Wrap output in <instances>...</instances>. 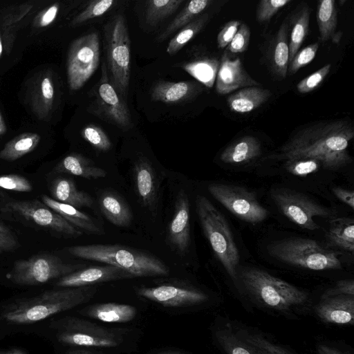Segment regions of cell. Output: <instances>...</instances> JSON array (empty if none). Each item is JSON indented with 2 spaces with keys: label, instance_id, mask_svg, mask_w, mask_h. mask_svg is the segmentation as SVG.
I'll return each mask as SVG.
<instances>
[{
  "label": "cell",
  "instance_id": "6da1fadb",
  "mask_svg": "<svg viewBox=\"0 0 354 354\" xmlns=\"http://www.w3.org/2000/svg\"><path fill=\"white\" fill-rule=\"evenodd\" d=\"M353 137V127L348 120L320 121L296 131L281 147L278 157L285 161L314 159L322 168L337 171L352 162L348 147Z\"/></svg>",
  "mask_w": 354,
  "mask_h": 354
},
{
  "label": "cell",
  "instance_id": "7a4b0ae2",
  "mask_svg": "<svg viewBox=\"0 0 354 354\" xmlns=\"http://www.w3.org/2000/svg\"><path fill=\"white\" fill-rule=\"evenodd\" d=\"M72 256L122 268L134 277L165 276L169 268L153 254L118 244L73 245L66 248Z\"/></svg>",
  "mask_w": 354,
  "mask_h": 354
},
{
  "label": "cell",
  "instance_id": "3957f363",
  "mask_svg": "<svg viewBox=\"0 0 354 354\" xmlns=\"http://www.w3.org/2000/svg\"><path fill=\"white\" fill-rule=\"evenodd\" d=\"M97 291L95 286L48 290L13 305L3 316L15 324L39 322L88 301Z\"/></svg>",
  "mask_w": 354,
  "mask_h": 354
},
{
  "label": "cell",
  "instance_id": "277c9868",
  "mask_svg": "<svg viewBox=\"0 0 354 354\" xmlns=\"http://www.w3.org/2000/svg\"><path fill=\"white\" fill-rule=\"evenodd\" d=\"M240 278L250 295L268 308L286 312L302 306L308 301L306 292L262 270L243 268Z\"/></svg>",
  "mask_w": 354,
  "mask_h": 354
},
{
  "label": "cell",
  "instance_id": "5b68a950",
  "mask_svg": "<svg viewBox=\"0 0 354 354\" xmlns=\"http://www.w3.org/2000/svg\"><path fill=\"white\" fill-rule=\"evenodd\" d=\"M196 209L204 234L215 255L229 275L236 279L239 253L225 218L203 196L196 197Z\"/></svg>",
  "mask_w": 354,
  "mask_h": 354
},
{
  "label": "cell",
  "instance_id": "8992f818",
  "mask_svg": "<svg viewBox=\"0 0 354 354\" xmlns=\"http://www.w3.org/2000/svg\"><path fill=\"white\" fill-rule=\"evenodd\" d=\"M104 38L109 80L125 101L131 75V50L126 20L122 15H117L105 26Z\"/></svg>",
  "mask_w": 354,
  "mask_h": 354
},
{
  "label": "cell",
  "instance_id": "52a82bcc",
  "mask_svg": "<svg viewBox=\"0 0 354 354\" xmlns=\"http://www.w3.org/2000/svg\"><path fill=\"white\" fill-rule=\"evenodd\" d=\"M269 253L286 263L313 270L340 269L341 261L331 250L316 241L290 238L272 243Z\"/></svg>",
  "mask_w": 354,
  "mask_h": 354
},
{
  "label": "cell",
  "instance_id": "ba28073f",
  "mask_svg": "<svg viewBox=\"0 0 354 354\" xmlns=\"http://www.w3.org/2000/svg\"><path fill=\"white\" fill-rule=\"evenodd\" d=\"M85 266L65 262L53 254H42L15 261L8 275L16 284L35 286L61 278Z\"/></svg>",
  "mask_w": 354,
  "mask_h": 354
},
{
  "label": "cell",
  "instance_id": "9c48e42d",
  "mask_svg": "<svg viewBox=\"0 0 354 354\" xmlns=\"http://www.w3.org/2000/svg\"><path fill=\"white\" fill-rule=\"evenodd\" d=\"M50 327L57 330V340L68 345L111 348L123 341L115 332L76 317L57 320Z\"/></svg>",
  "mask_w": 354,
  "mask_h": 354
},
{
  "label": "cell",
  "instance_id": "30bf717a",
  "mask_svg": "<svg viewBox=\"0 0 354 354\" xmlns=\"http://www.w3.org/2000/svg\"><path fill=\"white\" fill-rule=\"evenodd\" d=\"M90 111L101 120L115 125L123 131L132 126L131 113L126 102L111 84L106 62L102 66L101 77L91 91Z\"/></svg>",
  "mask_w": 354,
  "mask_h": 354
},
{
  "label": "cell",
  "instance_id": "8fae6325",
  "mask_svg": "<svg viewBox=\"0 0 354 354\" xmlns=\"http://www.w3.org/2000/svg\"><path fill=\"white\" fill-rule=\"evenodd\" d=\"M100 62V40L93 32L74 40L67 57V79L71 90L81 88L93 75Z\"/></svg>",
  "mask_w": 354,
  "mask_h": 354
},
{
  "label": "cell",
  "instance_id": "7c38bea8",
  "mask_svg": "<svg viewBox=\"0 0 354 354\" xmlns=\"http://www.w3.org/2000/svg\"><path fill=\"white\" fill-rule=\"evenodd\" d=\"M208 191L231 213L248 223H261L269 214L268 211L259 203L255 194L242 187L212 183L209 185Z\"/></svg>",
  "mask_w": 354,
  "mask_h": 354
},
{
  "label": "cell",
  "instance_id": "4fadbf2b",
  "mask_svg": "<svg viewBox=\"0 0 354 354\" xmlns=\"http://www.w3.org/2000/svg\"><path fill=\"white\" fill-rule=\"evenodd\" d=\"M272 198L282 213L294 223L303 229L315 230L319 228L314 216L329 217L333 212L315 202L309 197L286 188L272 192Z\"/></svg>",
  "mask_w": 354,
  "mask_h": 354
},
{
  "label": "cell",
  "instance_id": "5bb4252c",
  "mask_svg": "<svg viewBox=\"0 0 354 354\" xmlns=\"http://www.w3.org/2000/svg\"><path fill=\"white\" fill-rule=\"evenodd\" d=\"M1 210L17 214L66 237L77 238L83 234L59 214L37 201H10Z\"/></svg>",
  "mask_w": 354,
  "mask_h": 354
},
{
  "label": "cell",
  "instance_id": "9a60e30c",
  "mask_svg": "<svg viewBox=\"0 0 354 354\" xmlns=\"http://www.w3.org/2000/svg\"><path fill=\"white\" fill-rule=\"evenodd\" d=\"M167 241L179 256L185 255L189 250L190 209L188 196L183 189H180L176 195L174 216L167 227Z\"/></svg>",
  "mask_w": 354,
  "mask_h": 354
},
{
  "label": "cell",
  "instance_id": "2e32d148",
  "mask_svg": "<svg viewBox=\"0 0 354 354\" xmlns=\"http://www.w3.org/2000/svg\"><path fill=\"white\" fill-rule=\"evenodd\" d=\"M137 294L167 307L190 306L207 299V295L199 290L172 285L140 288Z\"/></svg>",
  "mask_w": 354,
  "mask_h": 354
},
{
  "label": "cell",
  "instance_id": "e0dca14e",
  "mask_svg": "<svg viewBox=\"0 0 354 354\" xmlns=\"http://www.w3.org/2000/svg\"><path fill=\"white\" fill-rule=\"evenodd\" d=\"M135 278L128 271L106 264L84 268L59 279L56 286L62 288H77Z\"/></svg>",
  "mask_w": 354,
  "mask_h": 354
},
{
  "label": "cell",
  "instance_id": "ac0fdd59",
  "mask_svg": "<svg viewBox=\"0 0 354 354\" xmlns=\"http://www.w3.org/2000/svg\"><path fill=\"white\" fill-rule=\"evenodd\" d=\"M216 91L225 95L245 87L259 86L244 68L239 57L232 59L225 50L220 61L216 77Z\"/></svg>",
  "mask_w": 354,
  "mask_h": 354
},
{
  "label": "cell",
  "instance_id": "d6986e66",
  "mask_svg": "<svg viewBox=\"0 0 354 354\" xmlns=\"http://www.w3.org/2000/svg\"><path fill=\"white\" fill-rule=\"evenodd\" d=\"M133 173L136 192L140 202L154 212L158 200L159 183L152 165L147 158L140 157L134 163Z\"/></svg>",
  "mask_w": 354,
  "mask_h": 354
},
{
  "label": "cell",
  "instance_id": "ffe728a7",
  "mask_svg": "<svg viewBox=\"0 0 354 354\" xmlns=\"http://www.w3.org/2000/svg\"><path fill=\"white\" fill-rule=\"evenodd\" d=\"M203 91V84L196 81H159L151 87L150 95L153 102L179 104L194 99Z\"/></svg>",
  "mask_w": 354,
  "mask_h": 354
},
{
  "label": "cell",
  "instance_id": "44dd1931",
  "mask_svg": "<svg viewBox=\"0 0 354 354\" xmlns=\"http://www.w3.org/2000/svg\"><path fill=\"white\" fill-rule=\"evenodd\" d=\"M315 313L322 321L335 324H353L354 296L335 295L322 297Z\"/></svg>",
  "mask_w": 354,
  "mask_h": 354
},
{
  "label": "cell",
  "instance_id": "7402d4cb",
  "mask_svg": "<svg viewBox=\"0 0 354 354\" xmlns=\"http://www.w3.org/2000/svg\"><path fill=\"white\" fill-rule=\"evenodd\" d=\"M55 88L49 72L37 75L30 91V103L32 111L40 120H47L53 110Z\"/></svg>",
  "mask_w": 354,
  "mask_h": 354
},
{
  "label": "cell",
  "instance_id": "603a6c76",
  "mask_svg": "<svg viewBox=\"0 0 354 354\" xmlns=\"http://www.w3.org/2000/svg\"><path fill=\"white\" fill-rule=\"evenodd\" d=\"M44 204L53 209L73 226L89 234L102 235L104 231L95 221L93 218L71 205L57 201L44 194L41 196Z\"/></svg>",
  "mask_w": 354,
  "mask_h": 354
},
{
  "label": "cell",
  "instance_id": "cb8c5ba5",
  "mask_svg": "<svg viewBox=\"0 0 354 354\" xmlns=\"http://www.w3.org/2000/svg\"><path fill=\"white\" fill-rule=\"evenodd\" d=\"M289 24L286 21L280 26L268 50L267 58L272 71L285 78L289 64Z\"/></svg>",
  "mask_w": 354,
  "mask_h": 354
},
{
  "label": "cell",
  "instance_id": "d4e9b609",
  "mask_svg": "<svg viewBox=\"0 0 354 354\" xmlns=\"http://www.w3.org/2000/svg\"><path fill=\"white\" fill-rule=\"evenodd\" d=\"M50 192L54 200L77 209L90 208L93 205L91 196L79 190L71 178L59 177L54 179L50 184Z\"/></svg>",
  "mask_w": 354,
  "mask_h": 354
},
{
  "label": "cell",
  "instance_id": "484cf974",
  "mask_svg": "<svg viewBox=\"0 0 354 354\" xmlns=\"http://www.w3.org/2000/svg\"><path fill=\"white\" fill-rule=\"evenodd\" d=\"M99 206L102 214L113 225L124 227L131 224L133 214L131 207L116 192H103L99 198Z\"/></svg>",
  "mask_w": 354,
  "mask_h": 354
},
{
  "label": "cell",
  "instance_id": "4316f807",
  "mask_svg": "<svg viewBox=\"0 0 354 354\" xmlns=\"http://www.w3.org/2000/svg\"><path fill=\"white\" fill-rule=\"evenodd\" d=\"M271 92L259 86L241 88L227 97L230 109L238 113L251 112L266 102Z\"/></svg>",
  "mask_w": 354,
  "mask_h": 354
},
{
  "label": "cell",
  "instance_id": "83f0119b",
  "mask_svg": "<svg viewBox=\"0 0 354 354\" xmlns=\"http://www.w3.org/2000/svg\"><path fill=\"white\" fill-rule=\"evenodd\" d=\"M53 171L59 174H69L86 179H98L106 176V171L95 165L90 158L82 154L72 153L65 156Z\"/></svg>",
  "mask_w": 354,
  "mask_h": 354
},
{
  "label": "cell",
  "instance_id": "f1b7e54d",
  "mask_svg": "<svg viewBox=\"0 0 354 354\" xmlns=\"http://www.w3.org/2000/svg\"><path fill=\"white\" fill-rule=\"evenodd\" d=\"M261 153L259 140L254 136H245L228 145L221 153L220 159L227 164H241L254 160Z\"/></svg>",
  "mask_w": 354,
  "mask_h": 354
},
{
  "label": "cell",
  "instance_id": "f546056e",
  "mask_svg": "<svg viewBox=\"0 0 354 354\" xmlns=\"http://www.w3.org/2000/svg\"><path fill=\"white\" fill-rule=\"evenodd\" d=\"M81 313L104 322L124 323L134 319L137 310L127 304L104 303L89 306Z\"/></svg>",
  "mask_w": 354,
  "mask_h": 354
},
{
  "label": "cell",
  "instance_id": "4dcf8cb0",
  "mask_svg": "<svg viewBox=\"0 0 354 354\" xmlns=\"http://www.w3.org/2000/svg\"><path fill=\"white\" fill-rule=\"evenodd\" d=\"M32 7V5L26 3L11 8V10L1 12L0 32L2 44L7 53L11 51L16 33L22 24V20L30 12Z\"/></svg>",
  "mask_w": 354,
  "mask_h": 354
},
{
  "label": "cell",
  "instance_id": "1f68e13d",
  "mask_svg": "<svg viewBox=\"0 0 354 354\" xmlns=\"http://www.w3.org/2000/svg\"><path fill=\"white\" fill-rule=\"evenodd\" d=\"M220 61L214 56L199 55L184 62L180 67L199 83L212 88L215 83Z\"/></svg>",
  "mask_w": 354,
  "mask_h": 354
},
{
  "label": "cell",
  "instance_id": "d6a6232c",
  "mask_svg": "<svg viewBox=\"0 0 354 354\" xmlns=\"http://www.w3.org/2000/svg\"><path fill=\"white\" fill-rule=\"evenodd\" d=\"M233 329L236 335L257 354H296L281 344L274 342L248 328L236 326Z\"/></svg>",
  "mask_w": 354,
  "mask_h": 354
},
{
  "label": "cell",
  "instance_id": "836d02e7",
  "mask_svg": "<svg viewBox=\"0 0 354 354\" xmlns=\"http://www.w3.org/2000/svg\"><path fill=\"white\" fill-rule=\"evenodd\" d=\"M329 241L335 246L353 253L354 251V221L342 217L330 221L326 234Z\"/></svg>",
  "mask_w": 354,
  "mask_h": 354
},
{
  "label": "cell",
  "instance_id": "e575fe53",
  "mask_svg": "<svg viewBox=\"0 0 354 354\" xmlns=\"http://www.w3.org/2000/svg\"><path fill=\"white\" fill-rule=\"evenodd\" d=\"M212 3L209 0H193L189 1L181 12L174 18L167 28L157 37V41L166 40L176 30L197 18Z\"/></svg>",
  "mask_w": 354,
  "mask_h": 354
},
{
  "label": "cell",
  "instance_id": "d590c367",
  "mask_svg": "<svg viewBox=\"0 0 354 354\" xmlns=\"http://www.w3.org/2000/svg\"><path fill=\"white\" fill-rule=\"evenodd\" d=\"M41 140L35 133H24L8 142L0 151V159L15 161L33 151Z\"/></svg>",
  "mask_w": 354,
  "mask_h": 354
},
{
  "label": "cell",
  "instance_id": "8d00e7d4",
  "mask_svg": "<svg viewBox=\"0 0 354 354\" xmlns=\"http://www.w3.org/2000/svg\"><path fill=\"white\" fill-rule=\"evenodd\" d=\"M310 16V8L306 3H304L294 15L289 41V63L299 51L308 34Z\"/></svg>",
  "mask_w": 354,
  "mask_h": 354
},
{
  "label": "cell",
  "instance_id": "74e56055",
  "mask_svg": "<svg viewBox=\"0 0 354 354\" xmlns=\"http://www.w3.org/2000/svg\"><path fill=\"white\" fill-rule=\"evenodd\" d=\"M317 21L320 39L327 41L332 39L337 24V11L334 0H322L318 2Z\"/></svg>",
  "mask_w": 354,
  "mask_h": 354
},
{
  "label": "cell",
  "instance_id": "f35d334b",
  "mask_svg": "<svg viewBox=\"0 0 354 354\" xmlns=\"http://www.w3.org/2000/svg\"><path fill=\"white\" fill-rule=\"evenodd\" d=\"M218 344L226 354H257L234 333L233 326L225 322L215 331Z\"/></svg>",
  "mask_w": 354,
  "mask_h": 354
},
{
  "label": "cell",
  "instance_id": "ab89813d",
  "mask_svg": "<svg viewBox=\"0 0 354 354\" xmlns=\"http://www.w3.org/2000/svg\"><path fill=\"white\" fill-rule=\"evenodd\" d=\"M209 19V14L199 15L192 22L180 29L169 41L167 53L172 56L180 51L189 41H191L204 28Z\"/></svg>",
  "mask_w": 354,
  "mask_h": 354
},
{
  "label": "cell",
  "instance_id": "60d3db41",
  "mask_svg": "<svg viewBox=\"0 0 354 354\" xmlns=\"http://www.w3.org/2000/svg\"><path fill=\"white\" fill-rule=\"evenodd\" d=\"M184 0H151L147 2L146 20L150 25H155L160 21L173 14Z\"/></svg>",
  "mask_w": 354,
  "mask_h": 354
},
{
  "label": "cell",
  "instance_id": "b9f144b4",
  "mask_svg": "<svg viewBox=\"0 0 354 354\" xmlns=\"http://www.w3.org/2000/svg\"><path fill=\"white\" fill-rule=\"evenodd\" d=\"M82 138L97 150L106 151L111 147V142L105 132L98 126L89 124L81 131Z\"/></svg>",
  "mask_w": 354,
  "mask_h": 354
},
{
  "label": "cell",
  "instance_id": "7bdbcfd3",
  "mask_svg": "<svg viewBox=\"0 0 354 354\" xmlns=\"http://www.w3.org/2000/svg\"><path fill=\"white\" fill-rule=\"evenodd\" d=\"M115 3L113 0L94 1L77 15L71 21L73 26L80 25L89 19L102 16Z\"/></svg>",
  "mask_w": 354,
  "mask_h": 354
},
{
  "label": "cell",
  "instance_id": "ee69618b",
  "mask_svg": "<svg viewBox=\"0 0 354 354\" xmlns=\"http://www.w3.org/2000/svg\"><path fill=\"white\" fill-rule=\"evenodd\" d=\"M318 48V43H313L299 50L288 64V73L295 74L310 63L315 57Z\"/></svg>",
  "mask_w": 354,
  "mask_h": 354
},
{
  "label": "cell",
  "instance_id": "f6af8a7d",
  "mask_svg": "<svg viewBox=\"0 0 354 354\" xmlns=\"http://www.w3.org/2000/svg\"><path fill=\"white\" fill-rule=\"evenodd\" d=\"M285 167L293 175L305 176L317 171L322 165L316 160L301 158L285 161Z\"/></svg>",
  "mask_w": 354,
  "mask_h": 354
},
{
  "label": "cell",
  "instance_id": "bcb514c9",
  "mask_svg": "<svg viewBox=\"0 0 354 354\" xmlns=\"http://www.w3.org/2000/svg\"><path fill=\"white\" fill-rule=\"evenodd\" d=\"M330 68L331 64H327L311 75L301 80L297 84L298 92L306 94L314 91L326 77L330 71Z\"/></svg>",
  "mask_w": 354,
  "mask_h": 354
},
{
  "label": "cell",
  "instance_id": "7dc6e473",
  "mask_svg": "<svg viewBox=\"0 0 354 354\" xmlns=\"http://www.w3.org/2000/svg\"><path fill=\"white\" fill-rule=\"evenodd\" d=\"M291 0H262L259 1L256 12L259 23L269 21L282 8L291 3Z\"/></svg>",
  "mask_w": 354,
  "mask_h": 354
},
{
  "label": "cell",
  "instance_id": "c3c4849f",
  "mask_svg": "<svg viewBox=\"0 0 354 354\" xmlns=\"http://www.w3.org/2000/svg\"><path fill=\"white\" fill-rule=\"evenodd\" d=\"M250 34V28L245 24L241 23L225 50L229 54L243 53L249 46Z\"/></svg>",
  "mask_w": 354,
  "mask_h": 354
},
{
  "label": "cell",
  "instance_id": "681fc988",
  "mask_svg": "<svg viewBox=\"0 0 354 354\" xmlns=\"http://www.w3.org/2000/svg\"><path fill=\"white\" fill-rule=\"evenodd\" d=\"M0 188L19 192H29L32 189L30 181L18 174L0 176Z\"/></svg>",
  "mask_w": 354,
  "mask_h": 354
},
{
  "label": "cell",
  "instance_id": "f907efd6",
  "mask_svg": "<svg viewBox=\"0 0 354 354\" xmlns=\"http://www.w3.org/2000/svg\"><path fill=\"white\" fill-rule=\"evenodd\" d=\"M241 24L239 20H232L224 25L217 35V44L219 48L223 49L228 46Z\"/></svg>",
  "mask_w": 354,
  "mask_h": 354
},
{
  "label": "cell",
  "instance_id": "816d5d0a",
  "mask_svg": "<svg viewBox=\"0 0 354 354\" xmlns=\"http://www.w3.org/2000/svg\"><path fill=\"white\" fill-rule=\"evenodd\" d=\"M59 8V4L56 3L41 11L35 19V27L43 28L50 25L55 19Z\"/></svg>",
  "mask_w": 354,
  "mask_h": 354
},
{
  "label": "cell",
  "instance_id": "f5cc1de1",
  "mask_svg": "<svg viewBox=\"0 0 354 354\" xmlns=\"http://www.w3.org/2000/svg\"><path fill=\"white\" fill-rule=\"evenodd\" d=\"M350 295L354 296V282L353 280H340L336 285L327 290L322 295V297H327L335 295Z\"/></svg>",
  "mask_w": 354,
  "mask_h": 354
},
{
  "label": "cell",
  "instance_id": "db71d44e",
  "mask_svg": "<svg viewBox=\"0 0 354 354\" xmlns=\"http://www.w3.org/2000/svg\"><path fill=\"white\" fill-rule=\"evenodd\" d=\"M335 196L342 202L346 204L351 209L354 208V193L352 190H348L340 187H333L332 189Z\"/></svg>",
  "mask_w": 354,
  "mask_h": 354
},
{
  "label": "cell",
  "instance_id": "11a10c76",
  "mask_svg": "<svg viewBox=\"0 0 354 354\" xmlns=\"http://www.w3.org/2000/svg\"><path fill=\"white\" fill-rule=\"evenodd\" d=\"M17 246V241L12 233L0 232V252L15 249Z\"/></svg>",
  "mask_w": 354,
  "mask_h": 354
},
{
  "label": "cell",
  "instance_id": "9f6ffc18",
  "mask_svg": "<svg viewBox=\"0 0 354 354\" xmlns=\"http://www.w3.org/2000/svg\"><path fill=\"white\" fill-rule=\"evenodd\" d=\"M318 354H344L337 348L326 344H319L317 346Z\"/></svg>",
  "mask_w": 354,
  "mask_h": 354
},
{
  "label": "cell",
  "instance_id": "6f0895ef",
  "mask_svg": "<svg viewBox=\"0 0 354 354\" xmlns=\"http://www.w3.org/2000/svg\"><path fill=\"white\" fill-rule=\"evenodd\" d=\"M7 131V127L3 118L0 113V136L4 134Z\"/></svg>",
  "mask_w": 354,
  "mask_h": 354
},
{
  "label": "cell",
  "instance_id": "680465c9",
  "mask_svg": "<svg viewBox=\"0 0 354 354\" xmlns=\"http://www.w3.org/2000/svg\"><path fill=\"white\" fill-rule=\"evenodd\" d=\"M0 354H26L20 350L13 349L8 351L1 352Z\"/></svg>",
  "mask_w": 354,
  "mask_h": 354
},
{
  "label": "cell",
  "instance_id": "91938a15",
  "mask_svg": "<svg viewBox=\"0 0 354 354\" xmlns=\"http://www.w3.org/2000/svg\"><path fill=\"white\" fill-rule=\"evenodd\" d=\"M67 354H102V353H93V352L84 351H75L70 352Z\"/></svg>",
  "mask_w": 354,
  "mask_h": 354
},
{
  "label": "cell",
  "instance_id": "94428289",
  "mask_svg": "<svg viewBox=\"0 0 354 354\" xmlns=\"http://www.w3.org/2000/svg\"><path fill=\"white\" fill-rule=\"evenodd\" d=\"M341 37H342V33H341V32H339L338 33H335L334 35V36L332 38V40L333 41V42L337 44V43H339Z\"/></svg>",
  "mask_w": 354,
  "mask_h": 354
},
{
  "label": "cell",
  "instance_id": "6125c7cd",
  "mask_svg": "<svg viewBox=\"0 0 354 354\" xmlns=\"http://www.w3.org/2000/svg\"><path fill=\"white\" fill-rule=\"evenodd\" d=\"M0 232L3 233H11L10 230L2 224H0Z\"/></svg>",
  "mask_w": 354,
  "mask_h": 354
},
{
  "label": "cell",
  "instance_id": "be15d7a7",
  "mask_svg": "<svg viewBox=\"0 0 354 354\" xmlns=\"http://www.w3.org/2000/svg\"><path fill=\"white\" fill-rule=\"evenodd\" d=\"M2 50H3V44H2L1 32H0V57H1V55H2Z\"/></svg>",
  "mask_w": 354,
  "mask_h": 354
},
{
  "label": "cell",
  "instance_id": "e7e4bbea",
  "mask_svg": "<svg viewBox=\"0 0 354 354\" xmlns=\"http://www.w3.org/2000/svg\"><path fill=\"white\" fill-rule=\"evenodd\" d=\"M158 354H182V353H178V352H163V353H158Z\"/></svg>",
  "mask_w": 354,
  "mask_h": 354
}]
</instances>
